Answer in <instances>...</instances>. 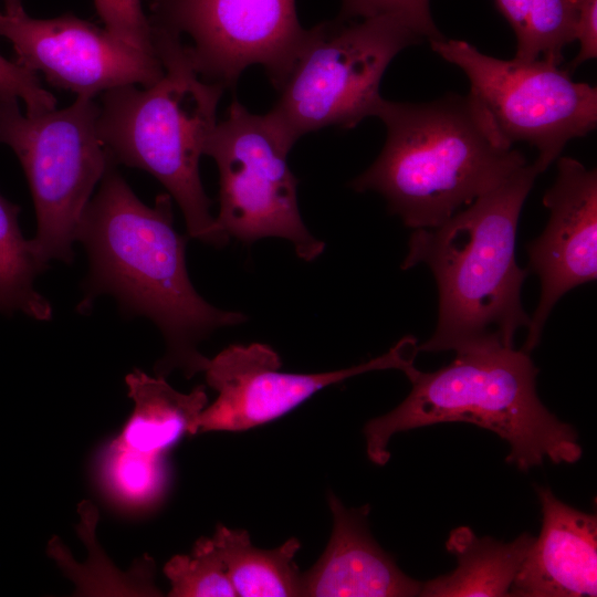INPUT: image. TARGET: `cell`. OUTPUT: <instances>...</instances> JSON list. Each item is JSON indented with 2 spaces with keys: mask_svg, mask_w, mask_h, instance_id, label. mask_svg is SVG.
<instances>
[{
  "mask_svg": "<svg viewBox=\"0 0 597 597\" xmlns=\"http://www.w3.org/2000/svg\"><path fill=\"white\" fill-rule=\"evenodd\" d=\"M0 101V144L17 155L36 214L34 252L42 264L71 263L84 210L113 160L98 133L100 105L76 96L67 107L22 113Z\"/></svg>",
  "mask_w": 597,
  "mask_h": 597,
  "instance_id": "cell-6",
  "label": "cell"
},
{
  "mask_svg": "<svg viewBox=\"0 0 597 597\" xmlns=\"http://www.w3.org/2000/svg\"><path fill=\"white\" fill-rule=\"evenodd\" d=\"M292 147L268 114H253L233 100L205 155L213 158L219 171L220 231L247 244L285 239L300 259L311 262L325 243L308 231L300 213L298 180L287 164Z\"/></svg>",
  "mask_w": 597,
  "mask_h": 597,
  "instance_id": "cell-8",
  "label": "cell"
},
{
  "mask_svg": "<svg viewBox=\"0 0 597 597\" xmlns=\"http://www.w3.org/2000/svg\"><path fill=\"white\" fill-rule=\"evenodd\" d=\"M4 4V13L19 14L24 12L22 0H2Z\"/></svg>",
  "mask_w": 597,
  "mask_h": 597,
  "instance_id": "cell-27",
  "label": "cell"
},
{
  "mask_svg": "<svg viewBox=\"0 0 597 597\" xmlns=\"http://www.w3.org/2000/svg\"><path fill=\"white\" fill-rule=\"evenodd\" d=\"M94 6L108 32L137 50L157 54L140 0H94Z\"/></svg>",
  "mask_w": 597,
  "mask_h": 597,
  "instance_id": "cell-24",
  "label": "cell"
},
{
  "mask_svg": "<svg viewBox=\"0 0 597 597\" xmlns=\"http://www.w3.org/2000/svg\"><path fill=\"white\" fill-rule=\"evenodd\" d=\"M148 19L181 41L202 80L224 88L258 64L279 90L308 35L295 0H151Z\"/></svg>",
  "mask_w": 597,
  "mask_h": 597,
  "instance_id": "cell-10",
  "label": "cell"
},
{
  "mask_svg": "<svg viewBox=\"0 0 597 597\" xmlns=\"http://www.w3.org/2000/svg\"><path fill=\"white\" fill-rule=\"evenodd\" d=\"M389 17L400 22L422 40L444 38L430 11V0H342L339 20Z\"/></svg>",
  "mask_w": 597,
  "mask_h": 597,
  "instance_id": "cell-23",
  "label": "cell"
},
{
  "mask_svg": "<svg viewBox=\"0 0 597 597\" xmlns=\"http://www.w3.org/2000/svg\"><path fill=\"white\" fill-rule=\"evenodd\" d=\"M125 383L134 409L121 433L119 443L148 454H164L185 434L197 433V420L208 405L203 386L185 394L164 377L140 369L129 373Z\"/></svg>",
  "mask_w": 597,
  "mask_h": 597,
  "instance_id": "cell-16",
  "label": "cell"
},
{
  "mask_svg": "<svg viewBox=\"0 0 597 597\" xmlns=\"http://www.w3.org/2000/svg\"><path fill=\"white\" fill-rule=\"evenodd\" d=\"M417 338L408 335L388 352L366 363L332 371L294 374L280 370L277 353L266 344L230 345L205 369L206 381L217 391L197 420V433L240 432L273 421L298 407L321 389L373 370L412 368Z\"/></svg>",
  "mask_w": 597,
  "mask_h": 597,
  "instance_id": "cell-11",
  "label": "cell"
},
{
  "mask_svg": "<svg viewBox=\"0 0 597 597\" xmlns=\"http://www.w3.org/2000/svg\"><path fill=\"white\" fill-rule=\"evenodd\" d=\"M528 353L489 346L455 353L447 366L430 373L415 366L405 375L411 390L405 400L364 427L366 452L384 465L396 433L441 422H469L489 429L510 444L506 462L521 471L553 463H575L582 457L576 431L558 420L536 394Z\"/></svg>",
  "mask_w": 597,
  "mask_h": 597,
  "instance_id": "cell-4",
  "label": "cell"
},
{
  "mask_svg": "<svg viewBox=\"0 0 597 597\" xmlns=\"http://www.w3.org/2000/svg\"><path fill=\"white\" fill-rule=\"evenodd\" d=\"M374 116L386 142L349 186L381 195L408 228L440 226L527 164L470 93L422 103L383 97Z\"/></svg>",
  "mask_w": 597,
  "mask_h": 597,
  "instance_id": "cell-3",
  "label": "cell"
},
{
  "mask_svg": "<svg viewBox=\"0 0 597 597\" xmlns=\"http://www.w3.org/2000/svg\"><path fill=\"white\" fill-rule=\"evenodd\" d=\"M116 166L112 160L106 168L80 223L77 241L90 269L76 308L84 314L96 297L112 295L123 314L144 316L159 328L166 349L156 376L178 369L189 379L209 362L199 344L219 328L244 323L247 315L198 294L187 271L188 237L174 227L172 198L165 192L145 205Z\"/></svg>",
  "mask_w": 597,
  "mask_h": 597,
  "instance_id": "cell-1",
  "label": "cell"
},
{
  "mask_svg": "<svg viewBox=\"0 0 597 597\" xmlns=\"http://www.w3.org/2000/svg\"><path fill=\"white\" fill-rule=\"evenodd\" d=\"M20 210L0 195V313L11 316L21 312L36 321H50L52 305L34 286L36 275L48 266L20 229Z\"/></svg>",
  "mask_w": 597,
  "mask_h": 597,
  "instance_id": "cell-19",
  "label": "cell"
},
{
  "mask_svg": "<svg viewBox=\"0 0 597 597\" xmlns=\"http://www.w3.org/2000/svg\"><path fill=\"white\" fill-rule=\"evenodd\" d=\"M494 4L515 34V59L563 63L565 46L575 41L573 0H494Z\"/></svg>",
  "mask_w": 597,
  "mask_h": 597,
  "instance_id": "cell-21",
  "label": "cell"
},
{
  "mask_svg": "<svg viewBox=\"0 0 597 597\" xmlns=\"http://www.w3.org/2000/svg\"><path fill=\"white\" fill-rule=\"evenodd\" d=\"M95 473L106 498L117 507L132 513L154 509L163 500L168 485L164 454L135 451L116 439L100 452Z\"/></svg>",
  "mask_w": 597,
  "mask_h": 597,
  "instance_id": "cell-20",
  "label": "cell"
},
{
  "mask_svg": "<svg viewBox=\"0 0 597 597\" xmlns=\"http://www.w3.org/2000/svg\"><path fill=\"white\" fill-rule=\"evenodd\" d=\"M22 100L25 113L40 114L55 108V97L42 87L38 74L0 54V101Z\"/></svg>",
  "mask_w": 597,
  "mask_h": 597,
  "instance_id": "cell-25",
  "label": "cell"
},
{
  "mask_svg": "<svg viewBox=\"0 0 597 597\" xmlns=\"http://www.w3.org/2000/svg\"><path fill=\"white\" fill-rule=\"evenodd\" d=\"M164 73L154 84L102 94L100 137L116 165L153 175L179 206L188 237L222 248L229 242L211 213L199 163L217 122L224 87L202 80L179 39L151 30Z\"/></svg>",
  "mask_w": 597,
  "mask_h": 597,
  "instance_id": "cell-5",
  "label": "cell"
},
{
  "mask_svg": "<svg viewBox=\"0 0 597 597\" xmlns=\"http://www.w3.org/2000/svg\"><path fill=\"white\" fill-rule=\"evenodd\" d=\"M327 502L332 534L317 562L302 574L303 596H419L422 583L402 573L373 537L368 524L370 505L346 507L332 492Z\"/></svg>",
  "mask_w": 597,
  "mask_h": 597,
  "instance_id": "cell-14",
  "label": "cell"
},
{
  "mask_svg": "<svg viewBox=\"0 0 597 597\" xmlns=\"http://www.w3.org/2000/svg\"><path fill=\"white\" fill-rule=\"evenodd\" d=\"M542 172L536 160L525 164L440 226L411 233L401 269L426 264L439 293L437 327L418 352L513 347L516 331L528 327L521 290L530 272L516 262L515 241Z\"/></svg>",
  "mask_w": 597,
  "mask_h": 597,
  "instance_id": "cell-2",
  "label": "cell"
},
{
  "mask_svg": "<svg viewBox=\"0 0 597 597\" xmlns=\"http://www.w3.org/2000/svg\"><path fill=\"white\" fill-rule=\"evenodd\" d=\"M422 39L389 17L322 22L306 42L266 113L291 143L331 125L353 128L374 116L392 59Z\"/></svg>",
  "mask_w": 597,
  "mask_h": 597,
  "instance_id": "cell-7",
  "label": "cell"
},
{
  "mask_svg": "<svg viewBox=\"0 0 597 597\" xmlns=\"http://www.w3.org/2000/svg\"><path fill=\"white\" fill-rule=\"evenodd\" d=\"M0 36L12 44L15 63L76 96L95 98L130 84L146 87L164 73L157 54L73 14L35 19L25 11L0 12Z\"/></svg>",
  "mask_w": 597,
  "mask_h": 597,
  "instance_id": "cell-12",
  "label": "cell"
},
{
  "mask_svg": "<svg viewBox=\"0 0 597 597\" xmlns=\"http://www.w3.org/2000/svg\"><path fill=\"white\" fill-rule=\"evenodd\" d=\"M433 52L463 71L470 94L490 114L503 138L536 148L544 169L566 144L597 127V90L572 80L568 70L543 60H502L463 40L430 41Z\"/></svg>",
  "mask_w": 597,
  "mask_h": 597,
  "instance_id": "cell-9",
  "label": "cell"
},
{
  "mask_svg": "<svg viewBox=\"0 0 597 597\" xmlns=\"http://www.w3.org/2000/svg\"><path fill=\"white\" fill-rule=\"evenodd\" d=\"M534 538L527 532L512 542L479 537L468 526H460L446 542L457 557V568L448 575L422 583L419 596L464 597L510 596L511 586Z\"/></svg>",
  "mask_w": 597,
  "mask_h": 597,
  "instance_id": "cell-17",
  "label": "cell"
},
{
  "mask_svg": "<svg viewBox=\"0 0 597 597\" xmlns=\"http://www.w3.org/2000/svg\"><path fill=\"white\" fill-rule=\"evenodd\" d=\"M573 3L575 40L579 42V51L569 64L570 70L597 57V0H573Z\"/></svg>",
  "mask_w": 597,
  "mask_h": 597,
  "instance_id": "cell-26",
  "label": "cell"
},
{
  "mask_svg": "<svg viewBox=\"0 0 597 597\" xmlns=\"http://www.w3.org/2000/svg\"><path fill=\"white\" fill-rule=\"evenodd\" d=\"M223 558L238 597L303 596L302 574L294 561L301 548L296 537L275 548H259L247 530L218 524L211 536Z\"/></svg>",
  "mask_w": 597,
  "mask_h": 597,
  "instance_id": "cell-18",
  "label": "cell"
},
{
  "mask_svg": "<svg viewBox=\"0 0 597 597\" xmlns=\"http://www.w3.org/2000/svg\"><path fill=\"white\" fill-rule=\"evenodd\" d=\"M543 520L510 589L514 597L597 595V517L536 488Z\"/></svg>",
  "mask_w": 597,
  "mask_h": 597,
  "instance_id": "cell-15",
  "label": "cell"
},
{
  "mask_svg": "<svg viewBox=\"0 0 597 597\" xmlns=\"http://www.w3.org/2000/svg\"><path fill=\"white\" fill-rule=\"evenodd\" d=\"M172 597H235L221 553L212 537L196 541L189 555H175L164 566Z\"/></svg>",
  "mask_w": 597,
  "mask_h": 597,
  "instance_id": "cell-22",
  "label": "cell"
},
{
  "mask_svg": "<svg viewBox=\"0 0 597 597\" xmlns=\"http://www.w3.org/2000/svg\"><path fill=\"white\" fill-rule=\"evenodd\" d=\"M549 211L542 234L527 245L528 272L538 275V305L530 318L523 350L540 343L556 302L597 277V172L572 157H558L557 176L543 197Z\"/></svg>",
  "mask_w": 597,
  "mask_h": 597,
  "instance_id": "cell-13",
  "label": "cell"
}]
</instances>
